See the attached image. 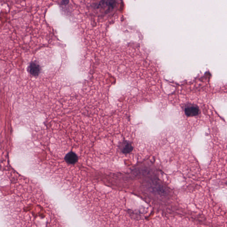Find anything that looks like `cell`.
I'll return each instance as SVG.
<instances>
[{"instance_id": "7a4b0ae2", "label": "cell", "mask_w": 227, "mask_h": 227, "mask_svg": "<svg viewBox=\"0 0 227 227\" xmlns=\"http://www.w3.org/2000/svg\"><path fill=\"white\" fill-rule=\"evenodd\" d=\"M29 73L33 76H37L40 73L41 68L40 66L36 62H32L28 67Z\"/></svg>"}, {"instance_id": "6da1fadb", "label": "cell", "mask_w": 227, "mask_h": 227, "mask_svg": "<svg viewBox=\"0 0 227 227\" xmlns=\"http://www.w3.org/2000/svg\"><path fill=\"white\" fill-rule=\"evenodd\" d=\"M184 113L188 117H194L197 115H198L199 113V109L197 105L188 104L185 106Z\"/></svg>"}, {"instance_id": "3957f363", "label": "cell", "mask_w": 227, "mask_h": 227, "mask_svg": "<svg viewBox=\"0 0 227 227\" xmlns=\"http://www.w3.org/2000/svg\"><path fill=\"white\" fill-rule=\"evenodd\" d=\"M120 149L123 153L126 154V153H130L132 150L133 147L130 142L126 141L122 143V145L120 147Z\"/></svg>"}, {"instance_id": "277c9868", "label": "cell", "mask_w": 227, "mask_h": 227, "mask_svg": "<svg viewBox=\"0 0 227 227\" xmlns=\"http://www.w3.org/2000/svg\"><path fill=\"white\" fill-rule=\"evenodd\" d=\"M62 3L63 5H65V4H67L66 3H68V1H62Z\"/></svg>"}]
</instances>
